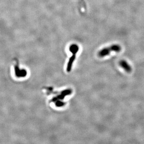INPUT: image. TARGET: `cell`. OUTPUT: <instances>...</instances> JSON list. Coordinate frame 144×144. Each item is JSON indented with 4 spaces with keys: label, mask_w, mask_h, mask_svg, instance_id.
<instances>
[{
    "label": "cell",
    "mask_w": 144,
    "mask_h": 144,
    "mask_svg": "<svg viewBox=\"0 0 144 144\" xmlns=\"http://www.w3.org/2000/svg\"><path fill=\"white\" fill-rule=\"evenodd\" d=\"M121 47L118 44H112L110 47L104 48L98 52V56L101 58L109 55L111 52L114 51L116 53H119L121 51Z\"/></svg>",
    "instance_id": "obj_1"
},
{
    "label": "cell",
    "mask_w": 144,
    "mask_h": 144,
    "mask_svg": "<svg viewBox=\"0 0 144 144\" xmlns=\"http://www.w3.org/2000/svg\"><path fill=\"white\" fill-rule=\"evenodd\" d=\"M119 65L121 68L128 73H130L132 71V68L129 63L124 60H122L119 62Z\"/></svg>",
    "instance_id": "obj_2"
},
{
    "label": "cell",
    "mask_w": 144,
    "mask_h": 144,
    "mask_svg": "<svg viewBox=\"0 0 144 144\" xmlns=\"http://www.w3.org/2000/svg\"><path fill=\"white\" fill-rule=\"evenodd\" d=\"M18 66L17 65L15 67V74L16 76L18 77H25L27 75V71L24 70H20Z\"/></svg>",
    "instance_id": "obj_3"
},
{
    "label": "cell",
    "mask_w": 144,
    "mask_h": 144,
    "mask_svg": "<svg viewBox=\"0 0 144 144\" xmlns=\"http://www.w3.org/2000/svg\"><path fill=\"white\" fill-rule=\"evenodd\" d=\"M73 54L71 56V57L69 60V62L68 63V65L67 66V71L68 72H70L71 70L72 67L73 65V63L74 61H75L76 58V54L77 53H73Z\"/></svg>",
    "instance_id": "obj_4"
},
{
    "label": "cell",
    "mask_w": 144,
    "mask_h": 144,
    "mask_svg": "<svg viewBox=\"0 0 144 144\" xmlns=\"http://www.w3.org/2000/svg\"><path fill=\"white\" fill-rule=\"evenodd\" d=\"M69 50L71 53H77L79 50V47L77 44H72L70 47Z\"/></svg>",
    "instance_id": "obj_5"
}]
</instances>
